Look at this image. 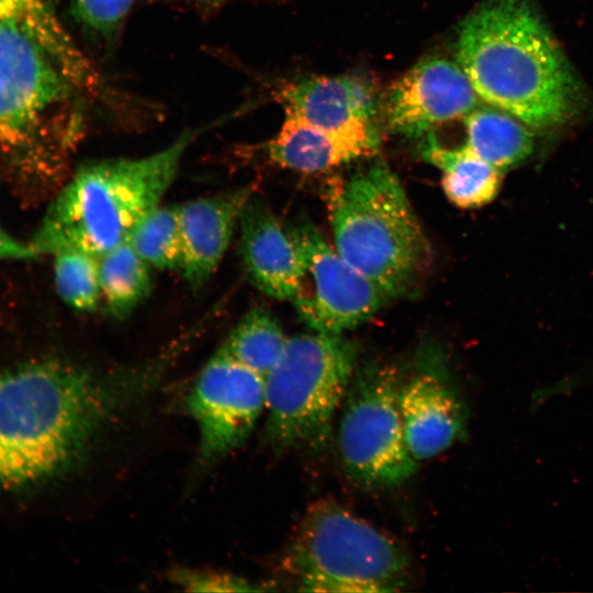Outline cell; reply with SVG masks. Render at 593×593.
<instances>
[{"label":"cell","instance_id":"obj_1","mask_svg":"<svg viewBox=\"0 0 593 593\" xmlns=\"http://www.w3.org/2000/svg\"><path fill=\"white\" fill-rule=\"evenodd\" d=\"M156 366L97 373L55 358L0 373V486L21 488L71 469L94 439L142 400Z\"/></svg>","mask_w":593,"mask_h":593},{"label":"cell","instance_id":"obj_2","mask_svg":"<svg viewBox=\"0 0 593 593\" xmlns=\"http://www.w3.org/2000/svg\"><path fill=\"white\" fill-rule=\"evenodd\" d=\"M457 60L478 97L528 127L570 119L580 85L528 0H486L461 23Z\"/></svg>","mask_w":593,"mask_h":593},{"label":"cell","instance_id":"obj_3","mask_svg":"<svg viewBox=\"0 0 593 593\" xmlns=\"http://www.w3.org/2000/svg\"><path fill=\"white\" fill-rule=\"evenodd\" d=\"M200 134L186 131L168 146L134 158H110L81 167L48 206L30 245L34 253L82 251L101 257L127 243L160 205L186 152Z\"/></svg>","mask_w":593,"mask_h":593},{"label":"cell","instance_id":"obj_4","mask_svg":"<svg viewBox=\"0 0 593 593\" xmlns=\"http://www.w3.org/2000/svg\"><path fill=\"white\" fill-rule=\"evenodd\" d=\"M325 198L334 247L385 295L409 290L428 266L430 248L396 175L376 161L329 180Z\"/></svg>","mask_w":593,"mask_h":593},{"label":"cell","instance_id":"obj_5","mask_svg":"<svg viewBox=\"0 0 593 593\" xmlns=\"http://www.w3.org/2000/svg\"><path fill=\"white\" fill-rule=\"evenodd\" d=\"M286 567L299 591L384 593L407 584L410 566L390 536L340 504L320 500L305 512Z\"/></svg>","mask_w":593,"mask_h":593},{"label":"cell","instance_id":"obj_6","mask_svg":"<svg viewBox=\"0 0 593 593\" xmlns=\"http://www.w3.org/2000/svg\"><path fill=\"white\" fill-rule=\"evenodd\" d=\"M357 348L343 334L288 338L265 378L266 437L278 451L320 450L356 371Z\"/></svg>","mask_w":593,"mask_h":593},{"label":"cell","instance_id":"obj_7","mask_svg":"<svg viewBox=\"0 0 593 593\" xmlns=\"http://www.w3.org/2000/svg\"><path fill=\"white\" fill-rule=\"evenodd\" d=\"M404 372L392 363L356 369L340 405L337 445L347 473L370 489L398 486L417 470L400 411Z\"/></svg>","mask_w":593,"mask_h":593},{"label":"cell","instance_id":"obj_8","mask_svg":"<svg viewBox=\"0 0 593 593\" xmlns=\"http://www.w3.org/2000/svg\"><path fill=\"white\" fill-rule=\"evenodd\" d=\"M290 232L300 259L291 302L314 332L343 334L381 307L387 295L347 262L313 224L304 222Z\"/></svg>","mask_w":593,"mask_h":593},{"label":"cell","instance_id":"obj_9","mask_svg":"<svg viewBox=\"0 0 593 593\" xmlns=\"http://www.w3.org/2000/svg\"><path fill=\"white\" fill-rule=\"evenodd\" d=\"M71 85L32 32L0 20V143L13 146L30 138Z\"/></svg>","mask_w":593,"mask_h":593},{"label":"cell","instance_id":"obj_10","mask_svg":"<svg viewBox=\"0 0 593 593\" xmlns=\"http://www.w3.org/2000/svg\"><path fill=\"white\" fill-rule=\"evenodd\" d=\"M265 407V378L219 349L199 372L187 398L202 459L217 460L244 444Z\"/></svg>","mask_w":593,"mask_h":593},{"label":"cell","instance_id":"obj_11","mask_svg":"<svg viewBox=\"0 0 593 593\" xmlns=\"http://www.w3.org/2000/svg\"><path fill=\"white\" fill-rule=\"evenodd\" d=\"M479 99L459 64L428 58L391 86L383 116L390 131L418 137L445 122L463 118L478 107Z\"/></svg>","mask_w":593,"mask_h":593},{"label":"cell","instance_id":"obj_12","mask_svg":"<svg viewBox=\"0 0 593 593\" xmlns=\"http://www.w3.org/2000/svg\"><path fill=\"white\" fill-rule=\"evenodd\" d=\"M400 389L407 449L421 462L434 458L466 434L467 414L441 358L424 354Z\"/></svg>","mask_w":593,"mask_h":593},{"label":"cell","instance_id":"obj_13","mask_svg":"<svg viewBox=\"0 0 593 593\" xmlns=\"http://www.w3.org/2000/svg\"><path fill=\"white\" fill-rule=\"evenodd\" d=\"M254 193L255 187L248 184L176 206L182 239L180 270L191 287L212 278Z\"/></svg>","mask_w":593,"mask_h":593},{"label":"cell","instance_id":"obj_14","mask_svg":"<svg viewBox=\"0 0 593 593\" xmlns=\"http://www.w3.org/2000/svg\"><path fill=\"white\" fill-rule=\"evenodd\" d=\"M239 253L251 282L264 293L292 301L300 275V259L290 228L255 195L238 223Z\"/></svg>","mask_w":593,"mask_h":593},{"label":"cell","instance_id":"obj_15","mask_svg":"<svg viewBox=\"0 0 593 593\" xmlns=\"http://www.w3.org/2000/svg\"><path fill=\"white\" fill-rule=\"evenodd\" d=\"M284 120L266 145L269 161L300 172H321L372 155L380 137L376 126L326 130L284 110Z\"/></svg>","mask_w":593,"mask_h":593},{"label":"cell","instance_id":"obj_16","mask_svg":"<svg viewBox=\"0 0 593 593\" xmlns=\"http://www.w3.org/2000/svg\"><path fill=\"white\" fill-rule=\"evenodd\" d=\"M286 111L333 131L376 126L378 103L367 80L356 76L311 77L279 91Z\"/></svg>","mask_w":593,"mask_h":593},{"label":"cell","instance_id":"obj_17","mask_svg":"<svg viewBox=\"0 0 593 593\" xmlns=\"http://www.w3.org/2000/svg\"><path fill=\"white\" fill-rule=\"evenodd\" d=\"M422 154L441 170V187L448 200L462 209L483 206L497 195L502 172L465 144L448 147L429 134Z\"/></svg>","mask_w":593,"mask_h":593},{"label":"cell","instance_id":"obj_18","mask_svg":"<svg viewBox=\"0 0 593 593\" xmlns=\"http://www.w3.org/2000/svg\"><path fill=\"white\" fill-rule=\"evenodd\" d=\"M0 20L16 22L32 32L75 86L102 92L99 75L43 0H0Z\"/></svg>","mask_w":593,"mask_h":593},{"label":"cell","instance_id":"obj_19","mask_svg":"<svg viewBox=\"0 0 593 593\" xmlns=\"http://www.w3.org/2000/svg\"><path fill=\"white\" fill-rule=\"evenodd\" d=\"M462 119L465 145L501 171L523 161L533 150L530 131L503 110L477 107Z\"/></svg>","mask_w":593,"mask_h":593},{"label":"cell","instance_id":"obj_20","mask_svg":"<svg viewBox=\"0 0 593 593\" xmlns=\"http://www.w3.org/2000/svg\"><path fill=\"white\" fill-rule=\"evenodd\" d=\"M150 267L128 243L99 257L101 299L111 316L126 317L149 294Z\"/></svg>","mask_w":593,"mask_h":593},{"label":"cell","instance_id":"obj_21","mask_svg":"<svg viewBox=\"0 0 593 593\" xmlns=\"http://www.w3.org/2000/svg\"><path fill=\"white\" fill-rule=\"evenodd\" d=\"M287 340L275 315L262 306H255L242 316L219 349L266 378Z\"/></svg>","mask_w":593,"mask_h":593},{"label":"cell","instance_id":"obj_22","mask_svg":"<svg viewBox=\"0 0 593 593\" xmlns=\"http://www.w3.org/2000/svg\"><path fill=\"white\" fill-rule=\"evenodd\" d=\"M127 243L152 267L180 269L182 239L177 208H156L138 224Z\"/></svg>","mask_w":593,"mask_h":593},{"label":"cell","instance_id":"obj_23","mask_svg":"<svg viewBox=\"0 0 593 593\" xmlns=\"http://www.w3.org/2000/svg\"><path fill=\"white\" fill-rule=\"evenodd\" d=\"M58 295L77 312H93L101 299L99 257L82 251L54 255Z\"/></svg>","mask_w":593,"mask_h":593},{"label":"cell","instance_id":"obj_24","mask_svg":"<svg viewBox=\"0 0 593 593\" xmlns=\"http://www.w3.org/2000/svg\"><path fill=\"white\" fill-rule=\"evenodd\" d=\"M172 581L181 589L190 592H249L258 591L253 582L231 573L201 570L177 569L172 572Z\"/></svg>","mask_w":593,"mask_h":593},{"label":"cell","instance_id":"obj_25","mask_svg":"<svg viewBox=\"0 0 593 593\" xmlns=\"http://www.w3.org/2000/svg\"><path fill=\"white\" fill-rule=\"evenodd\" d=\"M78 19L90 29L107 34L122 23L134 0H71Z\"/></svg>","mask_w":593,"mask_h":593},{"label":"cell","instance_id":"obj_26","mask_svg":"<svg viewBox=\"0 0 593 593\" xmlns=\"http://www.w3.org/2000/svg\"><path fill=\"white\" fill-rule=\"evenodd\" d=\"M36 257L30 244L18 240L0 224V260H25Z\"/></svg>","mask_w":593,"mask_h":593},{"label":"cell","instance_id":"obj_27","mask_svg":"<svg viewBox=\"0 0 593 593\" xmlns=\"http://www.w3.org/2000/svg\"><path fill=\"white\" fill-rule=\"evenodd\" d=\"M184 1H195V2H215V1H225V0H184Z\"/></svg>","mask_w":593,"mask_h":593}]
</instances>
